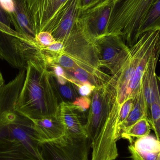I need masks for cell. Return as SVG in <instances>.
<instances>
[{"mask_svg":"<svg viewBox=\"0 0 160 160\" xmlns=\"http://www.w3.org/2000/svg\"><path fill=\"white\" fill-rule=\"evenodd\" d=\"M53 74L45 57L28 62L16 111L31 120L58 115L60 102Z\"/></svg>","mask_w":160,"mask_h":160,"instance_id":"1","label":"cell"},{"mask_svg":"<svg viewBox=\"0 0 160 160\" xmlns=\"http://www.w3.org/2000/svg\"><path fill=\"white\" fill-rule=\"evenodd\" d=\"M64 46L59 53L42 51L48 64H57L68 73L75 69H82L94 76L102 84L111 77L101 70L95 39L87 33L78 20L71 32L61 41Z\"/></svg>","mask_w":160,"mask_h":160,"instance_id":"2","label":"cell"},{"mask_svg":"<svg viewBox=\"0 0 160 160\" xmlns=\"http://www.w3.org/2000/svg\"><path fill=\"white\" fill-rule=\"evenodd\" d=\"M26 76L19 70L14 79L0 88V145L16 141L25 146L32 141V132L24 118L16 111V105Z\"/></svg>","mask_w":160,"mask_h":160,"instance_id":"3","label":"cell"},{"mask_svg":"<svg viewBox=\"0 0 160 160\" xmlns=\"http://www.w3.org/2000/svg\"><path fill=\"white\" fill-rule=\"evenodd\" d=\"M154 0H114L107 33L120 36L129 47L139 40V31Z\"/></svg>","mask_w":160,"mask_h":160,"instance_id":"4","label":"cell"},{"mask_svg":"<svg viewBox=\"0 0 160 160\" xmlns=\"http://www.w3.org/2000/svg\"><path fill=\"white\" fill-rule=\"evenodd\" d=\"M44 57L35 38L0 22V58L14 68L26 69L30 61Z\"/></svg>","mask_w":160,"mask_h":160,"instance_id":"5","label":"cell"},{"mask_svg":"<svg viewBox=\"0 0 160 160\" xmlns=\"http://www.w3.org/2000/svg\"><path fill=\"white\" fill-rule=\"evenodd\" d=\"M90 97L91 104L85 128L91 143L101 131L115 101L114 81L111 78L108 82L96 88Z\"/></svg>","mask_w":160,"mask_h":160,"instance_id":"6","label":"cell"},{"mask_svg":"<svg viewBox=\"0 0 160 160\" xmlns=\"http://www.w3.org/2000/svg\"><path fill=\"white\" fill-rule=\"evenodd\" d=\"M95 41L101 67L107 68L115 80L128 57L130 47L116 34H106Z\"/></svg>","mask_w":160,"mask_h":160,"instance_id":"7","label":"cell"},{"mask_svg":"<svg viewBox=\"0 0 160 160\" xmlns=\"http://www.w3.org/2000/svg\"><path fill=\"white\" fill-rule=\"evenodd\" d=\"M91 142L88 138H72L66 135L54 142L40 143L43 160H88Z\"/></svg>","mask_w":160,"mask_h":160,"instance_id":"8","label":"cell"},{"mask_svg":"<svg viewBox=\"0 0 160 160\" xmlns=\"http://www.w3.org/2000/svg\"><path fill=\"white\" fill-rule=\"evenodd\" d=\"M37 35L43 31L51 32L55 20L68 0H25Z\"/></svg>","mask_w":160,"mask_h":160,"instance_id":"9","label":"cell"},{"mask_svg":"<svg viewBox=\"0 0 160 160\" xmlns=\"http://www.w3.org/2000/svg\"><path fill=\"white\" fill-rule=\"evenodd\" d=\"M114 0H102L93 7L81 12L79 21L86 32L94 39L107 33Z\"/></svg>","mask_w":160,"mask_h":160,"instance_id":"10","label":"cell"},{"mask_svg":"<svg viewBox=\"0 0 160 160\" xmlns=\"http://www.w3.org/2000/svg\"><path fill=\"white\" fill-rule=\"evenodd\" d=\"M0 3L14 26L20 33L35 38V31L25 0H0Z\"/></svg>","mask_w":160,"mask_h":160,"instance_id":"11","label":"cell"},{"mask_svg":"<svg viewBox=\"0 0 160 160\" xmlns=\"http://www.w3.org/2000/svg\"><path fill=\"white\" fill-rule=\"evenodd\" d=\"M81 0H68L59 13L51 33L62 41L71 32L81 14Z\"/></svg>","mask_w":160,"mask_h":160,"instance_id":"12","label":"cell"},{"mask_svg":"<svg viewBox=\"0 0 160 160\" xmlns=\"http://www.w3.org/2000/svg\"><path fill=\"white\" fill-rule=\"evenodd\" d=\"M77 111L71 102L62 101L60 103L58 114L66 135L72 138H88L85 125Z\"/></svg>","mask_w":160,"mask_h":160,"instance_id":"13","label":"cell"},{"mask_svg":"<svg viewBox=\"0 0 160 160\" xmlns=\"http://www.w3.org/2000/svg\"><path fill=\"white\" fill-rule=\"evenodd\" d=\"M32 120L40 144L54 142L66 135L58 114L52 117Z\"/></svg>","mask_w":160,"mask_h":160,"instance_id":"14","label":"cell"},{"mask_svg":"<svg viewBox=\"0 0 160 160\" xmlns=\"http://www.w3.org/2000/svg\"><path fill=\"white\" fill-rule=\"evenodd\" d=\"M132 160H157L160 152V142L148 135L134 140L128 146Z\"/></svg>","mask_w":160,"mask_h":160,"instance_id":"15","label":"cell"},{"mask_svg":"<svg viewBox=\"0 0 160 160\" xmlns=\"http://www.w3.org/2000/svg\"><path fill=\"white\" fill-rule=\"evenodd\" d=\"M0 160H42L18 141H8L0 145Z\"/></svg>","mask_w":160,"mask_h":160,"instance_id":"16","label":"cell"},{"mask_svg":"<svg viewBox=\"0 0 160 160\" xmlns=\"http://www.w3.org/2000/svg\"><path fill=\"white\" fill-rule=\"evenodd\" d=\"M148 109L142 85L141 90L134 98V104L132 109L121 126L119 139L123 133L128 131L132 126L140 119L144 118H148Z\"/></svg>","mask_w":160,"mask_h":160,"instance_id":"17","label":"cell"},{"mask_svg":"<svg viewBox=\"0 0 160 160\" xmlns=\"http://www.w3.org/2000/svg\"><path fill=\"white\" fill-rule=\"evenodd\" d=\"M160 31V0H154L148 10L139 31V38L145 33Z\"/></svg>","mask_w":160,"mask_h":160,"instance_id":"18","label":"cell"},{"mask_svg":"<svg viewBox=\"0 0 160 160\" xmlns=\"http://www.w3.org/2000/svg\"><path fill=\"white\" fill-rule=\"evenodd\" d=\"M151 128L147 118H142L132 126L128 131L123 133L120 138L128 140L132 143L135 138H141L149 135Z\"/></svg>","mask_w":160,"mask_h":160,"instance_id":"19","label":"cell"},{"mask_svg":"<svg viewBox=\"0 0 160 160\" xmlns=\"http://www.w3.org/2000/svg\"><path fill=\"white\" fill-rule=\"evenodd\" d=\"M148 119L156 134V138L160 142V102L152 103L148 108Z\"/></svg>","mask_w":160,"mask_h":160,"instance_id":"20","label":"cell"},{"mask_svg":"<svg viewBox=\"0 0 160 160\" xmlns=\"http://www.w3.org/2000/svg\"><path fill=\"white\" fill-rule=\"evenodd\" d=\"M55 82L56 86L58 87V89H57L59 91L58 94H61L64 98L68 100L67 102L72 103L78 98L73 83L68 82L65 84L60 85L57 83L56 81Z\"/></svg>","mask_w":160,"mask_h":160,"instance_id":"21","label":"cell"},{"mask_svg":"<svg viewBox=\"0 0 160 160\" xmlns=\"http://www.w3.org/2000/svg\"><path fill=\"white\" fill-rule=\"evenodd\" d=\"M134 98L127 100L121 106L118 114L117 121V129L118 139H119V134L121 126L128 117L129 113L132 109L134 104Z\"/></svg>","mask_w":160,"mask_h":160,"instance_id":"22","label":"cell"},{"mask_svg":"<svg viewBox=\"0 0 160 160\" xmlns=\"http://www.w3.org/2000/svg\"><path fill=\"white\" fill-rule=\"evenodd\" d=\"M35 39L41 49L49 47L56 41L52 34L47 31H43L38 33Z\"/></svg>","mask_w":160,"mask_h":160,"instance_id":"23","label":"cell"},{"mask_svg":"<svg viewBox=\"0 0 160 160\" xmlns=\"http://www.w3.org/2000/svg\"><path fill=\"white\" fill-rule=\"evenodd\" d=\"M91 102L90 97L81 96L79 98L78 97L72 103L77 110L81 112H84L90 107Z\"/></svg>","mask_w":160,"mask_h":160,"instance_id":"24","label":"cell"},{"mask_svg":"<svg viewBox=\"0 0 160 160\" xmlns=\"http://www.w3.org/2000/svg\"><path fill=\"white\" fill-rule=\"evenodd\" d=\"M74 85L78 87V91L82 97H90L96 88L89 83H75Z\"/></svg>","mask_w":160,"mask_h":160,"instance_id":"25","label":"cell"},{"mask_svg":"<svg viewBox=\"0 0 160 160\" xmlns=\"http://www.w3.org/2000/svg\"><path fill=\"white\" fill-rule=\"evenodd\" d=\"M64 46L61 41H56L49 47L41 49V51L50 53H59L63 50Z\"/></svg>","mask_w":160,"mask_h":160,"instance_id":"26","label":"cell"},{"mask_svg":"<svg viewBox=\"0 0 160 160\" xmlns=\"http://www.w3.org/2000/svg\"><path fill=\"white\" fill-rule=\"evenodd\" d=\"M102 1V0H81V12H83L93 7Z\"/></svg>","mask_w":160,"mask_h":160,"instance_id":"27","label":"cell"},{"mask_svg":"<svg viewBox=\"0 0 160 160\" xmlns=\"http://www.w3.org/2000/svg\"><path fill=\"white\" fill-rule=\"evenodd\" d=\"M0 22L5 25L10 27L11 22H10V20L7 14L1 6V3H0Z\"/></svg>","mask_w":160,"mask_h":160,"instance_id":"28","label":"cell"},{"mask_svg":"<svg viewBox=\"0 0 160 160\" xmlns=\"http://www.w3.org/2000/svg\"><path fill=\"white\" fill-rule=\"evenodd\" d=\"M4 80L2 74L0 72V88L2 87L4 84Z\"/></svg>","mask_w":160,"mask_h":160,"instance_id":"29","label":"cell"},{"mask_svg":"<svg viewBox=\"0 0 160 160\" xmlns=\"http://www.w3.org/2000/svg\"><path fill=\"white\" fill-rule=\"evenodd\" d=\"M157 81L158 83V89L159 95L160 99V76L157 75Z\"/></svg>","mask_w":160,"mask_h":160,"instance_id":"30","label":"cell"},{"mask_svg":"<svg viewBox=\"0 0 160 160\" xmlns=\"http://www.w3.org/2000/svg\"><path fill=\"white\" fill-rule=\"evenodd\" d=\"M157 160H160V152L158 156V159Z\"/></svg>","mask_w":160,"mask_h":160,"instance_id":"31","label":"cell"}]
</instances>
